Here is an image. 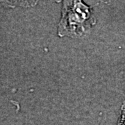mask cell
Listing matches in <instances>:
<instances>
[{
  "mask_svg": "<svg viewBox=\"0 0 125 125\" xmlns=\"http://www.w3.org/2000/svg\"><path fill=\"white\" fill-rule=\"evenodd\" d=\"M37 1H0V4L9 8H15L17 6L30 7L35 6Z\"/></svg>",
  "mask_w": 125,
  "mask_h": 125,
  "instance_id": "cell-2",
  "label": "cell"
},
{
  "mask_svg": "<svg viewBox=\"0 0 125 125\" xmlns=\"http://www.w3.org/2000/svg\"><path fill=\"white\" fill-rule=\"evenodd\" d=\"M117 125H125V101L121 106L120 115L117 122Z\"/></svg>",
  "mask_w": 125,
  "mask_h": 125,
  "instance_id": "cell-3",
  "label": "cell"
},
{
  "mask_svg": "<svg viewBox=\"0 0 125 125\" xmlns=\"http://www.w3.org/2000/svg\"><path fill=\"white\" fill-rule=\"evenodd\" d=\"M96 24L91 7L80 0L63 1L58 25L60 37L82 38L90 34Z\"/></svg>",
  "mask_w": 125,
  "mask_h": 125,
  "instance_id": "cell-1",
  "label": "cell"
}]
</instances>
